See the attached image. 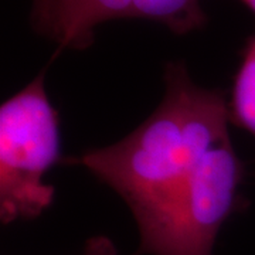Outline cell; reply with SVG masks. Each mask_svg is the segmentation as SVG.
I'll return each mask as SVG.
<instances>
[{
  "mask_svg": "<svg viewBox=\"0 0 255 255\" xmlns=\"http://www.w3.org/2000/svg\"><path fill=\"white\" fill-rule=\"evenodd\" d=\"M164 94L128 136L67 162L88 169L125 201L139 237L170 213L210 152L230 139L223 94L193 81L180 61L166 64Z\"/></svg>",
  "mask_w": 255,
  "mask_h": 255,
  "instance_id": "1",
  "label": "cell"
},
{
  "mask_svg": "<svg viewBox=\"0 0 255 255\" xmlns=\"http://www.w3.org/2000/svg\"><path fill=\"white\" fill-rule=\"evenodd\" d=\"M46 71L0 107V220L40 217L54 201L44 180L60 160L58 114L46 92Z\"/></svg>",
  "mask_w": 255,
  "mask_h": 255,
  "instance_id": "2",
  "label": "cell"
},
{
  "mask_svg": "<svg viewBox=\"0 0 255 255\" xmlns=\"http://www.w3.org/2000/svg\"><path fill=\"white\" fill-rule=\"evenodd\" d=\"M241 176V162L227 139L206 156L170 213L139 237L136 255H213L236 206Z\"/></svg>",
  "mask_w": 255,
  "mask_h": 255,
  "instance_id": "3",
  "label": "cell"
},
{
  "mask_svg": "<svg viewBox=\"0 0 255 255\" xmlns=\"http://www.w3.org/2000/svg\"><path fill=\"white\" fill-rule=\"evenodd\" d=\"M135 0H55L50 38L60 50H84L95 28L117 18H130Z\"/></svg>",
  "mask_w": 255,
  "mask_h": 255,
  "instance_id": "4",
  "label": "cell"
},
{
  "mask_svg": "<svg viewBox=\"0 0 255 255\" xmlns=\"http://www.w3.org/2000/svg\"><path fill=\"white\" fill-rule=\"evenodd\" d=\"M163 24L174 34H187L206 24L200 0H135L132 17Z\"/></svg>",
  "mask_w": 255,
  "mask_h": 255,
  "instance_id": "5",
  "label": "cell"
},
{
  "mask_svg": "<svg viewBox=\"0 0 255 255\" xmlns=\"http://www.w3.org/2000/svg\"><path fill=\"white\" fill-rule=\"evenodd\" d=\"M230 118L255 136V37L247 47L236 75Z\"/></svg>",
  "mask_w": 255,
  "mask_h": 255,
  "instance_id": "6",
  "label": "cell"
},
{
  "mask_svg": "<svg viewBox=\"0 0 255 255\" xmlns=\"http://www.w3.org/2000/svg\"><path fill=\"white\" fill-rule=\"evenodd\" d=\"M55 0H33L31 26L38 34L50 37Z\"/></svg>",
  "mask_w": 255,
  "mask_h": 255,
  "instance_id": "7",
  "label": "cell"
},
{
  "mask_svg": "<svg viewBox=\"0 0 255 255\" xmlns=\"http://www.w3.org/2000/svg\"><path fill=\"white\" fill-rule=\"evenodd\" d=\"M81 255H118V250L111 238L95 236L87 240Z\"/></svg>",
  "mask_w": 255,
  "mask_h": 255,
  "instance_id": "8",
  "label": "cell"
},
{
  "mask_svg": "<svg viewBox=\"0 0 255 255\" xmlns=\"http://www.w3.org/2000/svg\"><path fill=\"white\" fill-rule=\"evenodd\" d=\"M240 1H243L247 7H248V9L251 10V11L255 14V0H240Z\"/></svg>",
  "mask_w": 255,
  "mask_h": 255,
  "instance_id": "9",
  "label": "cell"
}]
</instances>
